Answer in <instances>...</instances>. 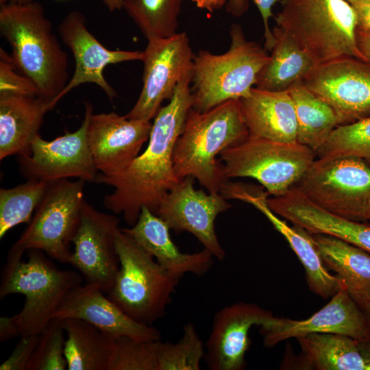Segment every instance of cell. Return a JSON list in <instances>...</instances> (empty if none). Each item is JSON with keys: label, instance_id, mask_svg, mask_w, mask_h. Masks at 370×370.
Here are the masks:
<instances>
[{"label": "cell", "instance_id": "6da1fadb", "mask_svg": "<svg viewBox=\"0 0 370 370\" xmlns=\"http://www.w3.org/2000/svg\"><path fill=\"white\" fill-rule=\"evenodd\" d=\"M193 71L176 86L169 102L154 118L146 149L121 172L112 176L97 173L93 182L114 188L103 199L105 208L121 214L134 225L143 206L155 213L169 191L180 180L175 176L173 154L175 142L193 107L190 87Z\"/></svg>", "mask_w": 370, "mask_h": 370}, {"label": "cell", "instance_id": "7a4b0ae2", "mask_svg": "<svg viewBox=\"0 0 370 370\" xmlns=\"http://www.w3.org/2000/svg\"><path fill=\"white\" fill-rule=\"evenodd\" d=\"M248 137L238 99L203 112L191 108L173 149L175 176L179 180L192 176L208 193H220L229 179L217 155Z\"/></svg>", "mask_w": 370, "mask_h": 370}, {"label": "cell", "instance_id": "3957f363", "mask_svg": "<svg viewBox=\"0 0 370 370\" xmlns=\"http://www.w3.org/2000/svg\"><path fill=\"white\" fill-rule=\"evenodd\" d=\"M0 31L18 70L33 81L40 97L56 105L68 84V60L42 5L1 3Z\"/></svg>", "mask_w": 370, "mask_h": 370}, {"label": "cell", "instance_id": "277c9868", "mask_svg": "<svg viewBox=\"0 0 370 370\" xmlns=\"http://www.w3.org/2000/svg\"><path fill=\"white\" fill-rule=\"evenodd\" d=\"M276 26L317 65L341 56L367 61L356 40V12L345 0H282ZM368 62V61H367Z\"/></svg>", "mask_w": 370, "mask_h": 370}, {"label": "cell", "instance_id": "5b68a950", "mask_svg": "<svg viewBox=\"0 0 370 370\" xmlns=\"http://www.w3.org/2000/svg\"><path fill=\"white\" fill-rule=\"evenodd\" d=\"M25 261L5 263L0 284L1 299L16 293L25 296L21 310L12 316L19 337L38 335L83 282L79 271L58 269L42 251L29 249Z\"/></svg>", "mask_w": 370, "mask_h": 370}, {"label": "cell", "instance_id": "8992f818", "mask_svg": "<svg viewBox=\"0 0 370 370\" xmlns=\"http://www.w3.org/2000/svg\"><path fill=\"white\" fill-rule=\"evenodd\" d=\"M231 44L224 53L201 50L193 59L191 90L193 108L203 112L232 99L248 96L263 66L269 60L267 50L248 40L238 24L230 31Z\"/></svg>", "mask_w": 370, "mask_h": 370}, {"label": "cell", "instance_id": "52a82bcc", "mask_svg": "<svg viewBox=\"0 0 370 370\" xmlns=\"http://www.w3.org/2000/svg\"><path fill=\"white\" fill-rule=\"evenodd\" d=\"M116 247L120 267L106 294L132 319L152 325L164 316L181 276L165 269L121 228Z\"/></svg>", "mask_w": 370, "mask_h": 370}, {"label": "cell", "instance_id": "ba28073f", "mask_svg": "<svg viewBox=\"0 0 370 370\" xmlns=\"http://www.w3.org/2000/svg\"><path fill=\"white\" fill-rule=\"evenodd\" d=\"M85 182L68 178L49 182L27 226L8 251L6 263L21 260L29 249H38L70 264L72 241L81 221Z\"/></svg>", "mask_w": 370, "mask_h": 370}, {"label": "cell", "instance_id": "9c48e42d", "mask_svg": "<svg viewBox=\"0 0 370 370\" xmlns=\"http://www.w3.org/2000/svg\"><path fill=\"white\" fill-rule=\"evenodd\" d=\"M219 156L227 179L254 178L273 197L294 187L317 158L315 151L297 141L249 136L224 149Z\"/></svg>", "mask_w": 370, "mask_h": 370}, {"label": "cell", "instance_id": "30bf717a", "mask_svg": "<svg viewBox=\"0 0 370 370\" xmlns=\"http://www.w3.org/2000/svg\"><path fill=\"white\" fill-rule=\"evenodd\" d=\"M329 212L367 221L370 210V166L354 157L316 158L295 186Z\"/></svg>", "mask_w": 370, "mask_h": 370}, {"label": "cell", "instance_id": "8fae6325", "mask_svg": "<svg viewBox=\"0 0 370 370\" xmlns=\"http://www.w3.org/2000/svg\"><path fill=\"white\" fill-rule=\"evenodd\" d=\"M193 59L186 32L149 40L142 60V90L135 105L125 116L145 121L154 119L162 102L170 99L177 84L193 71Z\"/></svg>", "mask_w": 370, "mask_h": 370}, {"label": "cell", "instance_id": "7c38bea8", "mask_svg": "<svg viewBox=\"0 0 370 370\" xmlns=\"http://www.w3.org/2000/svg\"><path fill=\"white\" fill-rule=\"evenodd\" d=\"M303 84L335 112L339 125L370 116V62L345 56L314 66Z\"/></svg>", "mask_w": 370, "mask_h": 370}, {"label": "cell", "instance_id": "4fadbf2b", "mask_svg": "<svg viewBox=\"0 0 370 370\" xmlns=\"http://www.w3.org/2000/svg\"><path fill=\"white\" fill-rule=\"evenodd\" d=\"M85 114L81 126L52 140L38 134L32 140L31 153L19 156L21 173L27 180L51 182L75 177L93 182L97 175L88 143L87 132L92 106L84 103Z\"/></svg>", "mask_w": 370, "mask_h": 370}, {"label": "cell", "instance_id": "5bb4252c", "mask_svg": "<svg viewBox=\"0 0 370 370\" xmlns=\"http://www.w3.org/2000/svg\"><path fill=\"white\" fill-rule=\"evenodd\" d=\"M121 227L114 214L102 212L84 200L80 224L73 238L70 264L86 283L105 293L112 288L120 267L116 238Z\"/></svg>", "mask_w": 370, "mask_h": 370}, {"label": "cell", "instance_id": "9a60e30c", "mask_svg": "<svg viewBox=\"0 0 370 370\" xmlns=\"http://www.w3.org/2000/svg\"><path fill=\"white\" fill-rule=\"evenodd\" d=\"M194 177L181 180L166 194L155 212L176 232L191 233L219 260L225 252L214 230V221L219 214L232 207L220 193H206L194 188Z\"/></svg>", "mask_w": 370, "mask_h": 370}, {"label": "cell", "instance_id": "2e32d148", "mask_svg": "<svg viewBox=\"0 0 370 370\" xmlns=\"http://www.w3.org/2000/svg\"><path fill=\"white\" fill-rule=\"evenodd\" d=\"M260 333L267 347H274L288 338L313 333L338 334L360 341H370V331L364 313L345 286L311 317L294 320L273 316L260 325Z\"/></svg>", "mask_w": 370, "mask_h": 370}, {"label": "cell", "instance_id": "e0dca14e", "mask_svg": "<svg viewBox=\"0 0 370 370\" xmlns=\"http://www.w3.org/2000/svg\"><path fill=\"white\" fill-rule=\"evenodd\" d=\"M221 193L226 199H238L251 204L266 217L284 236L302 264L308 286L315 295L328 299L345 286L339 277L328 271L311 234L299 226H289L269 207L267 192L240 182L228 181Z\"/></svg>", "mask_w": 370, "mask_h": 370}, {"label": "cell", "instance_id": "ac0fdd59", "mask_svg": "<svg viewBox=\"0 0 370 370\" xmlns=\"http://www.w3.org/2000/svg\"><path fill=\"white\" fill-rule=\"evenodd\" d=\"M151 121L132 120L114 112L90 116L87 138L97 171L112 176L125 169L148 141Z\"/></svg>", "mask_w": 370, "mask_h": 370}, {"label": "cell", "instance_id": "d6986e66", "mask_svg": "<svg viewBox=\"0 0 370 370\" xmlns=\"http://www.w3.org/2000/svg\"><path fill=\"white\" fill-rule=\"evenodd\" d=\"M58 31L62 41L72 51L75 62L73 75L58 96V101L84 83L97 84L112 100L116 93L103 77L105 67L125 61L143 60V51H113L106 48L88 31L85 17L79 12L68 13L60 23Z\"/></svg>", "mask_w": 370, "mask_h": 370}, {"label": "cell", "instance_id": "ffe728a7", "mask_svg": "<svg viewBox=\"0 0 370 370\" xmlns=\"http://www.w3.org/2000/svg\"><path fill=\"white\" fill-rule=\"evenodd\" d=\"M273 314L256 304L238 302L225 306L214 315L206 344L204 360L210 370H241L251 341L249 332Z\"/></svg>", "mask_w": 370, "mask_h": 370}, {"label": "cell", "instance_id": "44dd1931", "mask_svg": "<svg viewBox=\"0 0 370 370\" xmlns=\"http://www.w3.org/2000/svg\"><path fill=\"white\" fill-rule=\"evenodd\" d=\"M105 294L96 286L86 283L79 285L70 292L53 319H79L112 338L124 336L140 341L161 339L158 329L132 319Z\"/></svg>", "mask_w": 370, "mask_h": 370}, {"label": "cell", "instance_id": "7402d4cb", "mask_svg": "<svg viewBox=\"0 0 370 370\" xmlns=\"http://www.w3.org/2000/svg\"><path fill=\"white\" fill-rule=\"evenodd\" d=\"M267 203L277 215L310 234L332 236L370 253V225L325 210L295 186L280 196L267 198Z\"/></svg>", "mask_w": 370, "mask_h": 370}, {"label": "cell", "instance_id": "603a6c76", "mask_svg": "<svg viewBox=\"0 0 370 370\" xmlns=\"http://www.w3.org/2000/svg\"><path fill=\"white\" fill-rule=\"evenodd\" d=\"M121 230L173 274L181 277L188 273L201 275L212 266L214 256L206 249L193 254L180 251L171 238L169 226L145 206L142 207L136 223Z\"/></svg>", "mask_w": 370, "mask_h": 370}, {"label": "cell", "instance_id": "cb8c5ba5", "mask_svg": "<svg viewBox=\"0 0 370 370\" xmlns=\"http://www.w3.org/2000/svg\"><path fill=\"white\" fill-rule=\"evenodd\" d=\"M238 101L249 137L297 141V116L288 90L269 91L253 87L249 95Z\"/></svg>", "mask_w": 370, "mask_h": 370}, {"label": "cell", "instance_id": "d4e9b609", "mask_svg": "<svg viewBox=\"0 0 370 370\" xmlns=\"http://www.w3.org/2000/svg\"><path fill=\"white\" fill-rule=\"evenodd\" d=\"M55 106L38 96L0 95V160L29 155L45 115Z\"/></svg>", "mask_w": 370, "mask_h": 370}, {"label": "cell", "instance_id": "484cf974", "mask_svg": "<svg viewBox=\"0 0 370 370\" xmlns=\"http://www.w3.org/2000/svg\"><path fill=\"white\" fill-rule=\"evenodd\" d=\"M328 268L344 282L352 299L363 310L370 305V253L325 234H311Z\"/></svg>", "mask_w": 370, "mask_h": 370}, {"label": "cell", "instance_id": "4316f807", "mask_svg": "<svg viewBox=\"0 0 370 370\" xmlns=\"http://www.w3.org/2000/svg\"><path fill=\"white\" fill-rule=\"evenodd\" d=\"M269 61L259 73L256 87L269 91L289 90L302 82L314 64L295 41L277 26Z\"/></svg>", "mask_w": 370, "mask_h": 370}, {"label": "cell", "instance_id": "83f0119b", "mask_svg": "<svg viewBox=\"0 0 370 370\" xmlns=\"http://www.w3.org/2000/svg\"><path fill=\"white\" fill-rule=\"evenodd\" d=\"M306 367L318 370H367L361 341L332 333L297 338Z\"/></svg>", "mask_w": 370, "mask_h": 370}, {"label": "cell", "instance_id": "f1b7e54d", "mask_svg": "<svg viewBox=\"0 0 370 370\" xmlns=\"http://www.w3.org/2000/svg\"><path fill=\"white\" fill-rule=\"evenodd\" d=\"M66 332L64 355L69 370H108L112 337L91 323L75 318L62 319Z\"/></svg>", "mask_w": 370, "mask_h": 370}, {"label": "cell", "instance_id": "f546056e", "mask_svg": "<svg viewBox=\"0 0 370 370\" xmlns=\"http://www.w3.org/2000/svg\"><path fill=\"white\" fill-rule=\"evenodd\" d=\"M294 102L297 122V141L315 153L339 125L334 110L300 82L289 90Z\"/></svg>", "mask_w": 370, "mask_h": 370}, {"label": "cell", "instance_id": "4dcf8cb0", "mask_svg": "<svg viewBox=\"0 0 370 370\" xmlns=\"http://www.w3.org/2000/svg\"><path fill=\"white\" fill-rule=\"evenodd\" d=\"M181 0H123V8L147 40L177 34Z\"/></svg>", "mask_w": 370, "mask_h": 370}, {"label": "cell", "instance_id": "1f68e13d", "mask_svg": "<svg viewBox=\"0 0 370 370\" xmlns=\"http://www.w3.org/2000/svg\"><path fill=\"white\" fill-rule=\"evenodd\" d=\"M49 182L27 180L11 188L0 189V238L12 227L28 223L42 199Z\"/></svg>", "mask_w": 370, "mask_h": 370}, {"label": "cell", "instance_id": "d6a6232c", "mask_svg": "<svg viewBox=\"0 0 370 370\" xmlns=\"http://www.w3.org/2000/svg\"><path fill=\"white\" fill-rule=\"evenodd\" d=\"M316 155L319 158H357L370 166V116L337 126Z\"/></svg>", "mask_w": 370, "mask_h": 370}, {"label": "cell", "instance_id": "836d02e7", "mask_svg": "<svg viewBox=\"0 0 370 370\" xmlns=\"http://www.w3.org/2000/svg\"><path fill=\"white\" fill-rule=\"evenodd\" d=\"M205 356V346L195 325L185 324L175 343L159 342L158 370H199Z\"/></svg>", "mask_w": 370, "mask_h": 370}, {"label": "cell", "instance_id": "e575fe53", "mask_svg": "<svg viewBox=\"0 0 370 370\" xmlns=\"http://www.w3.org/2000/svg\"><path fill=\"white\" fill-rule=\"evenodd\" d=\"M160 340L140 341L124 336L112 338L108 370H158Z\"/></svg>", "mask_w": 370, "mask_h": 370}, {"label": "cell", "instance_id": "d590c367", "mask_svg": "<svg viewBox=\"0 0 370 370\" xmlns=\"http://www.w3.org/2000/svg\"><path fill=\"white\" fill-rule=\"evenodd\" d=\"M66 332L62 319H53L39 334L38 341L27 370H65Z\"/></svg>", "mask_w": 370, "mask_h": 370}, {"label": "cell", "instance_id": "8d00e7d4", "mask_svg": "<svg viewBox=\"0 0 370 370\" xmlns=\"http://www.w3.org/2000/svg\"><path fill=\"white\" fill-rule=\"evenodd\" d=\"M0 95L38 96L36 84L21 73L12 56L0 48Z\"/></svg>", "mask_w": 370, "mask_h": 370}, {"label": "cell", "instance_id": "74e56055", "mask_svg": "<svg viewBox=\"0 0 370 370\" xmlns=\"http://www.w3.org/2000/svg\"><path fill=\"white\" fill-rule=\"evenodd\" d=\"M249 0H227L225 3L226 12L235 17L243 16L249 8ZM257 6L264 25V37L265 38L264 48L271 51L275 44V37L269 27V19L275 16L272 8L274 5L282 0H252Z\"/></svg>", "mask_w": 370, "mask_h": 370}, {"label": "cell", "instance_id": "f35d334b", "mask_svg": "<svg viewBox=\"0 0 370 370\" xmlns=\"http://www.w3.org/2000/svg\"><path fill=\"white\" fill-rule=\"evenodd\" d=\"M39 334L19 337L20 340L12 354L0 365V370H27Z\"/></svg>", "mask_w": 370, "mask_h": 370}, {"label": "cell", "instance_id": "ab89813d", "mask_svg": "<svg viewBox=\"0 0 370 370\" xmlns=\"http://www.w3.org/2000/svg\"><path fill=\"white\" fill-rule=\"evenodd\" d=\"M19 337L17 326L12 317L0 318V341L5 342L15 337Z\"/></svg>", "mask_w": 370, "mask_h": 370}, {"label": "cell", "instance_id": "60d3db41", "mask_svg": "<svg viewBox=\"0 0 370 370\" xmlns=\"http://www.w3.org/2000/svg\"><path fill=\"white\" fill-rule=\"evenodd\" d=\"M358 17V27L370 32V3L352 5Z\"/></svg>", "mask_w": 370, "mask_h": 370}, {"label": "cell", "instance_id": "b9f144b4", "mask_svg": "<svg viewBox=\"0 0 370 370\" xmlns=\"http://www.w3.org/2000/svg\"><path fill=\"white\" fill-rule=\"evenodd\" d=\"M356 40L359 51L366 60L370 62V32L357 27Z\"/></svg>", "mask_w": 370, "mask_h": 370}, {"label": "cell", "instance_id": "7bdbcfd3", "mask_svg": "<svg viewBox=\"0 0 370 370\" xmlns=\"http://www.w3.org/2000/svg\"><path fill=\"white\" fill-rule=\"evenodd\" d=\"M197 7L208 10L212 13L214 10L221 9L225 5L227 0H192Z\"/></svg>", "mask_w": 370, "mask_h": 370}, {"label": "cell", "instance_id": "ee69618b", "mask_svg": "<svg viewBox=\"0 0 370 370\" xmlns=\"http://www.w3.org/2000/svg\"><path fill=\"white\" fill-rule=\"evenodd\" d=\"M107 8L111 11H115L123 8V0H101Z\"/></svg>", "mask_w": 370, "mask_h": 370}, {"label": "cell", "instance_id": "f6af8a7d", "mask_svg": "<svg viewBox=\"0 0 370 370\" xmlns=\"http://www.w3.org/2000/svg\"><path fill=\"white\" fill-rule=\"evenodd\" d=\"M35 1L36 0H0V2L1 3H6L8 2L10 3L25 4Z\"/></svg>", "mask_w": 370, "mask_h": 370}, {"label": "cell", "instance_id": "bcb514c9", "mask_svg": "<svg viewBox=\"0 0 370 370\" xmlns=\"http://www.w3.org/2000/svg\"><path fill=\"white\" fill-rule=\"evenodd\" d=\"M367 324L370 331V305L368 306L365 310H362Z\"/></svg>", "mask_w": 370, "mask_h": 370}, {"label": "cell", "instance_id": "7dc6e473", "mask_svg": "<svg viewBox=\"0 0 370 370\" xmlns=\"http://www.w3.org/2000/svg\"><path fill=\"white\" fill-rule=\"evenodd\" d=\"M352 5L370 3V0H345Z\"/></svg>", "mask_w": 370, "mask_h": 370}, {"label": "cell", "instance_id": "c3c4849f", "mask_svg": "<svg viewBox=\"0 0 370 370\" xmlns=\"http://www.w3.org/2000/svg\"><path fill=\"white\" fill-rule=\"evenodd\" d=\"M367 221H370V210H369V214H368V216H367Z\"/></svg>", "mask_w": 370, "mask_h": 370}]
</instances>
